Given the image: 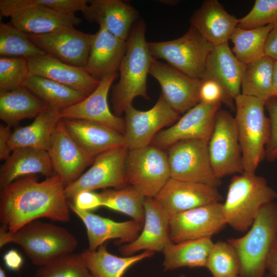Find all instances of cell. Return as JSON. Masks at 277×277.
I'll return each mask as SVG.
<instances>
[{"mask_svg": "<svg viewBox=\"0 0 277 277\" xmlns=\"http://www.w3.org/2000/svg\"><path fill=\"white\" fill-rule=\"evenodd\" d=\"M34 277H94L82 253L62 255L38 267Z\"/></svg>", "mask_w": 277, "mask_h": 277, "instance_id": "40", "label": "cell"}, {"mask_svg": "<svg viewBox=\"0 0 277 277\" xmlns=\"http://www.w3.org/2000/svg\"><path fill=\"white\" fill-rule=\"evenodd\" d=\"M5 266L12 271H18L23 264V259L20 253L15 249H11L4 255Z\"/></svg>", "mask_w": 277, "mask_h": 277, "instance_id": "48", "label": "cell"}, {"mask_svg": "<svg viewBox=\"0 0 277 277\" xmlns=\"http://www.w3.org/2000/svg\"><path fill=\"white\" fill-rule=\"evenodd\" d=\"M126 173L130 185L145 197H154L170 178L167 154L151 145L129 150Z\"/></svg>", "mask_w": 277, "mask_h": 277, "instance_id": "8", "label": "cell"}, {"mask_svg": "<svg viewBox=\"0 0 277 277\" xmlns=\"http://www.w3.org/2000/svg\"><path fill=\"white\" fill-rule=\"evenodd\" d=\"M146 28L143 20L136 22L126 41V52L118 70L120 78L111 98L114 114L118 116L132 105L135 97L149 99L147 81L153 57L146 39Z\"/></svg>", "mask_w": 277, "mask_h": 277, "instance_id": "2", "label": "cell"}, {"mask_svg": "<svg viewBox=\"0 0 277 277\" xmlns=\"http://www.w3.org/2000/svg\"><path fill=\"white\" fill-rule=\"evenodd\" d=\"M277 199V192L263 176L243 173L229 183L223 210L227 225L244 232L251 226L261 208Z\"/></svg>", "mask_w": 277, "mask_h": 277, "instance_id": "4", "label": "cell"}, {"mask_svg": "<svg viewBox=\"0 0 277 277\" xmlns=\"http://www.w3.org/2000/svg\"><path fill=\"white\" fill-rule=\"evenodd\" d=\"M277 239V204L264 206L244 235L230 238L240 261V277H264L266 262Z\"/></svg>", "mask_w": 277, "mask_h": 277, "instance_id": "5", "label": "cell"}, {"mask_svg": "<svg viewBox=\"0 0 277 277\" xmlns=\"http://www.w3.org/2000/svg\"><path fill=\"white\" fill-rule=\"evenodd\" d=\"M48 105L24 86L0 92V118L11 126L35 118Z\"/></svg>", "mask_w": 277, "mask_h": 277, "instance_id": "31", "label": "cell"}, {"mask_svg": "<svg viewBox=\"0 0 277 277\" xmlns=\"http://www.w3.org/2000/svg\"><path fill=\"white\" fill-rule=\"evenodd\" d=\"M221 103L200 102L173 125L158 132L150 145L164 150L183 140L197 139L208 141Z\"/></svg>", "mask_w": 277, "mask_h": 277, "instance_id": "13", "label": "cell"}, {"mask_svg": "<svg viewBox=\"0 0 277 277\" xmlns=\"http://www.w3.org/2000/svg\"><path fill=\"white\" fill-rule=\"evenodd\" d=\"M153 198L170 217L223 199L216 187L171 177Z\"/></svg>", "mask_w": 277, "mask_h": 277, "instance_id": "17", "label": "cell"}, {"mask_svg": "<svg viewBox=\"0 0 277 277\" xmlns=\"http://www.w3.org/2000/svg\"><path fill=\"white\" fill-rule=\"evenodd\" d=\"M145 213L142 230L131 243L120 245L124 255H133L140 250L163 251L173 243L170 235V216L153 197H146L144 202Z\"/></svg>", "mask_w": 277, "mask_h": 277, "instance_id": "20", "label": "cell"}, {"mask_svg": "<svg viewBox=\"0 0 277 277\" xmlns=\"http://www.w3.org/2000/svg\"><path fill=\"white\" fill-rule=\"evenodd\" d=\"M208 143V141L191 139L179 141L169 147L167 154L170 177L220 186L221 181L212 168Z\"/></svg>", "mask_w": 277, "mask_h": 277, "instance_id": "9", "label": "cell"}, {"mask_svg": "<svg viewBox=\"0 0 277 277\" xmlns=\"http://www.w3.org/2000/svg\"><path fill=\"white\" fill-rule=\"evenodd\" d=\"M124 113L125 146L128 150L150 145L156 134L163 128L174 123L179 116L162 94L150 109L141 111L131 105L126 108Z\"/></svg>", "mask_w": 277, "mask_h": 277, "instance_id": "12", "label": "cell"}, {"mask_svg": "<svg viewBox=\"0 0 277 277\" xmlns=\"http://www.w3.org/2000/svg\"><path fill=\"white\" fill-rule=\"evenodd\" d=\"M128 149L125 146L115 148L103 152L94 158L91 167L75 181L65 187L68 201L74 199L82 191L128 186L126 173V161Z\"/></svg>", "mask_w": 277, "mask_h": 277, "instance_id": "11", "label": "cell"}, {"mask_svg": "<svg viewBox=\"0 0 277 277\" xmlns=\"http://www.w3.org/2000/svg\"><path fill=\"white\" fill-rule=\"evenodd\" d=\"M238 22L217 0L204 2L190 18L191 26L213 46L228 43Z\"/></svg>", "mask_w": 277, "mask_h": 277, "instance_id": "26", "label": "cell"}, {"mask_svg": "<svg viewBox=\"0 0 277 277\" xmlns=\"http://www.w3.org/2000/svg\"><path fill=\"white\" fill-rule=\"evenodd\" d=\"M212 168L219 179L244 173L242 155L234 117L220 109L208 143Z\"/></svg>", "mask_w": 277, "mask_h": 277, "instance_id": "10", "label": "cell"}, {"mask_svg": "<svg viewBox=\"0 0 277 277\" xmlns=\"http://www.w3.org/2000/svg\"><path fill=\"white\" fill-rule=\"evenodd\" d=\"M274 25L250 29L237 26L230 39L233 44L232 51L238 60L246 65L264 56L267 38Z\"/></svg>", "mask_w": 277, "mask_h": 277, "instance_id": "36", "label": "cell"}, {"mask_svg": "<svg viewBox=\"0 0 277 277\" xmlns=\"http://www.w3.org/2000/svg\"><path fill=\"white\" fill-rule=\"evenodd\" d=\"M11 126L0 125V160H6L11 154V151L9 147V142L12 134Z\"/></svg>", "mask_w": 277, "mask_h": 277, "instance_id": "47", "label": "cell"}, {"mask_svg": "<svg viewBox=\"0 0 277 277\" xmlns=\"http://www.w3.org/2000/svg\"><path fill=\"white\" fill-rule=\"evenodd\" d=\"M126 47V41L100 27L98 31L94 34L89 57L84 68L98 80L117 73Z\"/></svg>", "mask_w": 277, "mask_h": 277, "instance_id": "27", "label": "cell"}, {"mask_svg": "<svg viewBox=\"0 0 277 277\" xmlns=\"http://www.w3.org/2000/svg\"><path fill=\"white\" fill-rule=\"evenodd\" d=\"M148 46L153 58L163 59L181 72L201 80L207 57L214 47L192 26L179 38L148 42Z\"/></svg>", "mask_w": 277, "mask_h": 277, "instance_id": "7", "label": "cell"}, {"mask_svg": "<svg viewBox=\"0 0 277 277\" xmlns=\"http://www.w3.org/2000/svg\"><path fill=\"white\" fill-rule=\"evenodd\" d=\"M265 277H273L272 275H271V274H270L269 273Z\"/></svg>", "mask_w": 277, "mask_h": 277, "instance_id": "53", "label": "cell"}, {"mask_svg": "<svg viewBox=\"0 0 277 277\" xmlns=\"http://www.w3.org/2000/svg\"><path fill=\"white\" fill-rule=\"evenodd\" d=\"M245 65L236 57L228 43L214 46L209 53L202 80L217 82L229 100L241 94V82Z\"/></svg>", "mask_w": 277, "mask_h": 277, "instance_id": "25", "label": "cell"}, {"mask_svg": "<svg viewBox=\"0 0 277 277\" xmlns=\"http://www.w3.org/2000/svg\"><path fill=\"white\" fill-rule=\"evenodd\" d=\"M37 173L46 177L56 174L48 151L31 148L14 149L1 166V189L19 177Z\"/></svg>", "mask_w": 277, "mask_h": 277, "instance_id": "28", "label": "cell"}, {"mask_svg": "<svg viewBox=\"0 0 277 277\" xmlns=\"http://www.w3.org/2000/svg\"><path fill=\"white\" fill-rule=\"evenodd\" d=\"M70 209L83 222L86 230L88 249L96 250L98 247L110 239H118L117 245L132 242L141 232L143 223L133 220L126 222H115L108 218L81 210L74 207L71 201L68 202Z\"/></svg>", "mask_w": 277, "mask_h": 277, "instance_id": "21", "label": "cell"}, {"mask_svg": "<svg viewBox=\"0 0 277 277\" xmlns=\"http://www.w3.org/2000/svg\"><path fill=\"white\" fill-rule=\"evenodd\" d=\"M50 107L61 111L82 101L88 95L50 79L30 74L24 83Z\"/></svg>", "mask_w": 277, "mask_h": 277, "instance_id": "35", "label": "cell"}, {"mask_svg": "<svg viewBox=\"0 0 277 277\" xmlns=\"http://www.w3.org/2000/svg\"><path fill=\"white\" fill-rule=\"evenodd\" d=\"M199 96L200 102L205 103L230 102L222 86L210 79L201 80Z\"/></svg>", "mask_w": 277, "mask_h": 277, "instance_id": "45", "label": "cell"}, {"mask_svg": "<svg viewBox=\"0 0 277 277\" xmlns=\"http://www.w3.org/2000/svg\"><path fill=\"white\" fill-rule=\"evenodd\" d=\"M100 194L102 206L123 213L144 224L145 197L131 185L118 189L106 190Z\"/></svg>", "mask_w": 277, "mask_h": 277, "instance_id": "37", "label": "cell"}, {"mask_svg": "<svg viewBox=\"0 0 277 277\" xmlns=\"http://www.w3.org/2000/svg\"><path fill=\"white\" fill-rule=\"evenodd\" d=\"M275 61L264 56L245 65L241 93L266 102L274 96L273 72Z\"/></svg>", "mask_w": 277, "mask_h": 277, "instance_id": "34", "label": "cell"}, {"mask_svg": "<svg viewBox=\"0 0 277 277\" xmlns=\"http://www.w3.org/2000/svg\"><path fill=\"white\" fill-rule=\"evenodd\" d=\"M273 89L274 97L277 99V61H275L273 72Z\"/></svg>", "mask_w": 277, "mask_h": 277, "instance_id": "51", "label": "cell"}, {"mask_svg": "<svg viewBox=\"0 0 277 277\" xmlns=\"http://www.w3.org/2000/svg\"><path fill=\"white\" fill-rule=\"evenodd\" d=\"M28 38L46 53L70 65L85 67L94 34L86 33L74 26L41 35L27 34Z\"/></svg>", "mask_w": 277, "mask_h": 277, "instance_id": "15", "label": "cell"}, {"mask_svg": "<svg viewBox=\"0 0 277 277\" xmlns=\"http://www.w3.org/2000/svg\"><path fill=\"white\" fill-rule=\"evenodd\" d=\"M9 243L19 246L32 263L38 267L74 252L78 246L76 238L66 228L37 220L14 231L2 225L0 247Z\"/></svg>", "mask_w": 277, "mask_h": 277, "instance_id": "3", "label": "cell"}, {"mask_svg": "<svg viewBox=\"0 0 277 277\" xmlns=\"http://www.w3.org/2000/svg\"><path fill=\"white\" fill-rule=\"evenodd\" d=\"M149 74L159 83L162 95L179 114L186 113L200 102L201 80L190 77L154 58Z\"/></svg>", "mask_w": 277, "mask_h": 277, "instance_id": "16", "label": "cell"}, {"mask_svg": "<svg viewBox=\"0 0 277 277\" xmlns=\"http://www.w3.org/2000/svg\"><path fill=\"white\" fill-rule=\"evenodd\" d=\"M54 170L66 186L75 181L94 158L73 140L61 120L51 137L48 150Z\"/></svg>", "mask_w": 277, "mask_h": 277, "instance_id": "18", "label": "cell"}, {"mask_svg": "<svg viewBox=\"0 0 277 277\" xmlns=\"http://www.w3.org/2000/svg\"><path fill=\"white\" fill-rule=\"evenodd\" d=\"M117 76V72L103 77L96 88L88 96L61 111V119H80L94 122L124 135L125 120L111 112L107 101L109 89Z\"/></svg>", "mask_w": 277, "mask_h": 277, "instance_id": "19", "label": "cell"}, {"mask_svg": "<svg viewBox=\"0 0 277 277\" xmlns=\"http://www.w3.org/2000/svg\"><path fill=\"white\" fill-rule=\"evenodd\" d=\"M226 225L222 203H211L171 216L170 238L174 243L211 238Z\"/></svg>", "mask_w": 277, "mask_h": 277, "instance_id": "14", "label": "cell"}, {"mask_svg": "<svg viewBox=\"0 0 277 277\" xmlns=\"http://www.w3.org/2000/svg\"><path fill=\"white\" fill-rule=\"evenodd\" d=\"M72 201L75 208L83 211H91L102 207L100 193L93 191H82L76 195Z\"/></svg>", "mask_w": 277, "mask_h": 277, "instance_id": "46", "label": "cell"}, {"mask_svg": "<svg viewBox=\"0 0 277 277\" xmlns=\"http://www.w3.org/2000/svg\"><path fill=\"white\" fill-rule=\"evenodd\" d=\"M178 277H186V276L183 275V274H181L180 276H179Z\"/></svg>", "mask_w": 277, "mask_h": 277, "instance_id": "54", "label": "cell"}, {"mask_svg": "<svg viewBox=\"0 0 277 277\" xmlns=\"http://www.w3.org/2000/svg\"><path fill=\"white\" fill-rule=\"evenodd\" d=\"M266 270L273 277H277V239L268 255L266 262Z\"/></svg>", "mask_w": 277, "mask_h": 277, "instance_id": "50", "label": "cell"}, {"mask_svg": "<svg viewBox=\"0 0 277 277\" xmlns=\"http://www.w3.org/2000/svg\"><path fill=\"white\" fill-rule=\"evenodd\" d=\"M0 277H7L4 270L0 267Z\"/></svg>", "mask_w": 277, "mask_h": 277, "instance_id": "52", "label": "cell"}, {"mask_svg": "<svg viewBox=\"0 0 277 277\" xmlns=\"http://www.w3.org/2000/svg\"><path fill=\"white\" fill-rule=\"evenodd\" d=\"M65 186L57 174L38 181L35 175L19 177L1 189L0 221L14 231L40 218L68 222L70 219Z\"/></svg>", "mask_w": 277, "mask_h": 277, "instance_id": "1", "label": "cell"}, {"mask_svg": "<svg viewBox=\"0 0 277 277\" xmlns=\"http://www.w3.org/2000/svg\"><path fill=\"white\" fill-rule=\"evenodd\" d=\"M27 60L22 57H0V92L24 86L30 75Z\"/></svg>", "mask_w": 277, "mask_h": 277, "instance_id": "42", "label": "cell"}, {"mask_svg": "<svg viewBox=\"0 0 277 277\" xmlns=\"http://www.w3.org/2000/svg\"><path fill=\"white\" fill-rule=\"evenodd\" d=\"M270 121V136L265 148V159L270 162L277 160V99L272 97L265 103Z\"/></svg>", "mask_w": 277, "mask_h": 277, "instance_id": "44", "label": "cell"}, {"mask_svg": "<svg viewBox=\"0 0 277 277\" xmlns=\"http://www.w3.org/2000/svg\"><path fill=\"white\" fill-rule=\"evenodd\" d=\"M88 0H1L0 14L10 17L14 11L31 6H39L67 14H75L82 11L87 5Z\"/></svg>", "mask_w": 277, "mask_h": 277, "instance_id": "41", "label": "cell"}, {"mask_svg": "<svg viewBox=\"0 0 277 277\" xmlns=\"http://www.w3.org/2000/svg\"><path fill=\"white\" fill-rule=\"evenodd\" d=\"M30 73L42 76L89 95L101 80L91 75L84 67L66 63L45 53L26 58Z\"/></svg>", "mask_w": 277, "mask_h": 277, "instance_id": "22", "label": "cell"}, {"mask_svg": "<svg viewBox=\"0 0 277 277\" xmlns=\"http://www.w3.org/2000/svg\"><path fill=\"white\" fill-rule=\"evenodd\" d=\"M60 111L48 107L30 125L12 131L9 142L10 151L17 148H31L48 151L52 135L61 120Z\"/></svg>", "mask_w": 277, "mask_h": 277, "instance_id": "30", "label": "cell"}, {"mask_svg": "<svg viewBox=\"0 0 277 277\" xmlns=\"http://www.w3.org/2000/svg\"><path fill=\"white\" fill-rule=\"evenodd\" d=\"M265 55L277 61V22L269 32L265 47Z\"/></svg>", "mask_w": 277, "mask_h": 277, "instance_id": "49", "label": "cell"}, {"mask_svg": "<svg viewBox=\"0 0 277 277\" xmlns=\"http://www.w3.org/2000/svg\"><path fill=\"white\" fill-rule=\"evenodd\" d=\"M46 53L35 46L27 34L11 22L0 24L1 57H22L26 58Z\"/></svg>", "mask_w": 277, "mask_h": 277, "instance_id": "38", "label": "cell"}, {"mask_svg": "<svg viewBox=\"0 0 277 277\" xmlns=\"http://www.w3.org/2000/svg\"><path fill=\"white\" fill-rule=\"evenodd\" d=\"M62 120L73 140L91 156L125 146L124 135L104 125L84 120Z\"/></svg>", "mask_w": 277, "mask_h": 277, "instance_id": "24", "label": "cell"}, {"mask_svg": "<svg viewBox=\"0 0 277 277\" xmlns=\"http://www.w3.org/2000/svg\"><path fill=\"white\" fill-rule=\"evenodd\" d=\"M81 253L94 277H122L129 267L143 260L152 256L155 252L144 251L138 254L121 257L109 252L104 243L96 250L91 251L87 249Z\"/></svg>", "mask_w": 277, "mask_h": 277, "instance_id": "33", "label": "cell"}, {"mask_svg": "<svg viewBox=\"0 0 277 277\" xmlns=\"http://www.w3.org/2000/svg\"><path fill=\"white\" fill-rule=\"evenodd\" d=\"M11 23L26 34L41 35L74 26L81 22L75 14H67L39 6L18 9L10 15Z\"/></svg>", "mask_w": 277, "mask_h": 277, "instance_id": "29", "label": "cell"}, {"mask_svg": "<svg viewBox=\"0 0 277 277\" xmlns=\"http://www.w3.org/2000/svg\"><path fill=\"white\" fill-rule=\"evenodd\" d=\"M277 22V0H256L251 10L239 19L238 27L250 29Z\"/></svg>", "mask_w": 277, "mask_h": 277, "instance_id": "43", "label": "cell"}, {"mask_svg": "<svg viewBox=\"0 0 277 277\" xmlns=\"http://www.w3.org/2000/svg\"><path fill=\"white\" fill-rule=\"evenodd\" d=\"M205 267L213 277H240L239 256L227 241L214 242Z\"/></svg>", "mask_w": 277, "mask_h": 277, "instance_id": "39", "label": "cell"}, {"mask_svg": "<svg viewBox=\"0 0 277 277\" xmlns=\"http://www.w3.org/2000/svg\"><path fill=\"white\" fill-rule=\"evenodd\" d=\"M82 12L87 21L125 41L138 17L133 7L120 0H90Z\"/></svg>", "mask_w": 277, "mask_h": 277, "instance_id": "23", "label": "cell"}, {"mask_svg": "<svg viewBox=\"0 0 277 277\" xmlns=\"http://www.w3.org/2000/svg\"><path fill=\"white\" fill-rule=\"evenodd\" d=\"M213 243L211 238L172 243L162 251L164 271L185 267H205Z\"/></svg>", "mask_w": 277, "mask_h": 277, "instance_id": "32", "label": "cell"}, {"mask_svg": "<svg viewBox=\"0 0 277 277\" xmlns=\"http://www.w3.org/2000/svg\"><path fill=\"white\" fill-rule=\"evenodd\" d=\"M234 118L241 146L244 172L255 173L265 159L270 136V121L265 113V102L240 94L234 99Z\"/></svg>", "mask_w": 277, "mask_h": 277, "instance_id": "6", "label": "cell"}]
</instances>
